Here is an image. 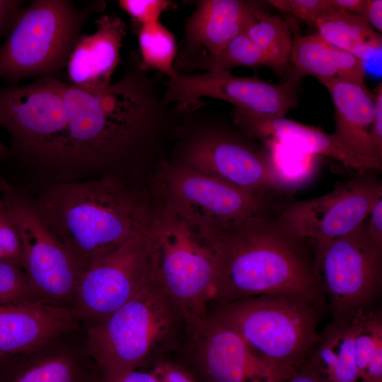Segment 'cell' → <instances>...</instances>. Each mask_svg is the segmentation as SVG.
<instances>
[{"mask_svg": "<svg viewBox=\"0 0 382 382\" xmlns=\"http://www.w3.org/2000/svg\"><path fill=\"white\" fill-rule=\"evenodd\" d=\"M156 280L179 308L189 333L207 319L216 259L207 233L161 202L149 229Z\"/></svg>", "mask_w": 382, "mask_h": 382, "instance_id": "4", "label": "cell"}, {"mask_svg": "<svg viewBox=\"0 0 382 382\" xmlns=\"http://www.w3.org/2000/svg\"><path fill=\"white\" fill-rule=\"evenodd\" d=\"M151 372L158 382H197L183 367L165 359L155 364Z\"/></svg>", "mask_w": 382, "mask_h": 382, "instance_id": "35", "label": "cell"}, {"mask_svg": "<svg viewBox=\"0 0 382 382\" xmlns=\"http://www.w3.org/2000/svg\"><path fill=\"white\" fill-rule=\"evenodd\" d=\"M190 335L206 382H286L296 371L259 356L231 328L209 314Z\"/></svg>", "mask_w": 382, "mask_h": 382, "instance_id": "17", "label": "cell"}, {"mask_svg": "<svg viewBox=\"0 0 382 382\" xmlns=\"http://www.w3.org/2000/svg\"><path fill=\"white\" fill-rule=\"evenodd\" d=\"M0 197L16 225L22 246V268L36 297L65 305L74 299L81 272L72 255L52 234L31 197L0 176Z\"/></svg>", "mask_w": 382, "mask_h": 382, "instance_id": "12", "label": "cell"}, {"mask_svg": "<svg viewBox=\"0 0 382 382\" xmlns=\"http://www.w3.org/2000/svg\"><path fill=\"white\" fill-rule=\"evenodd\" d=\"M305 366L323 382H359L352 321L332 320L320 333Z\"/></svg>", "mask_w": 382, "mask_h": 382, "instance_id": "23", "label": "cell"}, {"mask_svg": "<svg viewBox=\"0 0 382 382\" xmlns=\"http://www.w3.org/2000/svg\"><path fill=\"white\" fill-rule=\"evenodd\" d=\"M268 2L279 11L314 23L320 18L339 13L330 6L329 0H272Z\"/></svg>", "mask_w": 382, "mask_h": 382, "instance_id": "33", "label": "cell"}, {"mask_svg": "<svg viewBox=\"0 0 382 382\" xmlns=\"http://www.w3.org/2000/svg\"><path fill=\"white\" fill-rule=\"evenodd\" d=\"M375 115L372 128V140L378 159L382 161V83L375 91Z\"/></svg>", "mask_w": 382, "mask_h": 382, "instance_id": "38", "label": "cell"}, {"mask_svg": "<svg viewBox=\"0 0 382 382\" xmlns=\"http://www.w3.org/2000/svg\"><path fill=\"white\" fill-rule=\"evenodd\" d=\"M209 314L231 328L257 354L285 369L303 367L320 339L322 311L285 295H260L214 304Z\"/></svg>", "mask_w": 382, "mask_h": 382, "instance_id": "6", "label": "cell"}, {"mask_svg": "<svg viewBox=\"0 0 382 382\" xmlns=\"http://www.w3.org/2000/svg\"><path fill=\"white\" fill-rule=\"evenodd\" d=\"M185 25L183 44L176 54V71L214 69L220 54L236 37L245 34L263 11L254 1L199 0Z\"/></svg>", "mask_w": 382, "mask_h": 382, "instance_id": "16", "label": "cell"}, {"mask_svg": "<svg viewBox=\"0 0 382 382\" xmlns=\"http://www.w3.org/2000/svg\"><path fill=\"white\" fill-rule=\"evenodd\" d=\"M31 201L81 273L127 241L146 234L154 211L147 195L122 173L53 182Z\"/></svg>", "mask_w": 382, "mask_h": 382, "instance_id": "3", "label": "cell"}, {"mask_svg": "<svg viewBox=\"0 0 382 382\" xmlns=\"http://www.w3.org/2000/svg\"><path fill=\"white\" fill-rule=\"evenodd\" d=\"M277 212L245 218L209 236L216 259L212 305L272 294L302 299L323 311L326 301L309 241L286 229Z\"/></svg>", "mask_w": 382, "mask_h": 382, "instance_id": "2", "label": "cell"}, {"mask_svg": "<svg viewBox=\"0 0 382 382\" xmlns=\"http://www.w3.org/2000/svg\"><path fill=\"white\" fill-rule=\"evenodd\" d=\"M381 197V181L364 171L325 195L286 203L277 216L292 233L313 241L316 248L356 228Z\"/></svg>", "mask_w": 382, "mask_h": 382, "instance_id": "14", "label": "cell"}, {"mask_svg": "<svg viewBox=\"0 0 382 382\" xmlns=\"http://www.w3.org/2000/svg\"><path fill=\"white\" fill-rule=\"evenodd\" d=\"M318 81L326 87L333 102L335 139L359 158L382 163L372 140L374 95L368 88L347 81L335 79Z\"/></svg>", "mask_w": 382, "mask_h": 382, "instance_id": "21", "label": "cell"}, {"mask_svg": "<svg viewBox=\"0 0 382 382\" xmlns=\"http://www.w3.org/2000/svg\"><path fill=\"white\" fill-rule=\"evenodd\" d=\"M135 30L142 66L148 71H158L168 79L174 77L177 46L173 33L159 21L144 24Z\"/></svg>", "mask_w": 382, "mask_h": 382, "instance_id": "27", "label": "cell"}, {"mask_svg": "<svg viewBox=\"0 0 382 382\" xmlns=\"http://www.w3.org/2000/svg\"><path fill=\"white\" fill-rule=\"evenodd\" d=\"M56 339L7 360L15 366L8 382H86L76 355Z\"/></svg>", "mask_w": 382, "mask_h": 382, "instance_id": "24", "label": "cell"}, {"mask_svg": "<svg viewBox=\"0 0 382 382\" xmlns=\"http://www.w3.org/2000/svg\"><path fill=\"white\" fill-rule=\"evenodd\" d=\"M291 74L301 79L308 75L319 79H335L365 83L364 61L325 41L318 34L292 39Z\"/></svg>", "mask_w": 382, "mask_h": 382, "instance_id": "22", "label": "cell"}, {"mask_svg": "<svg viewBox=\"0 0 382 382\" xmlns=\"http://www.w3.org/2000/svg\"><path fill=\"white\" fill-rule=\"evenodd\" d=\"M166 81L131 54L122 76L100 88L64 83L67 133L57 162L59 181L125 173L158 156L175 136L183 112L166 103Z\"/></svg>", "mask_w": 382, "mask_h": 382, "instance_id": "1", "label": "cell"}, {"mask_svg": "<svg viewBox=\"0 0 382 382\" xmlns=\"http://www.w3.org/2000/svg\"><path fill=\"white\" fill-rule=\"evenodd\" d=\"M154 188L160 201L208 236L252 216L277 212L279 193L248 190L173 160L158 163Z\"/></svg>", "mask_w": 382, "mask_h": 382, "instance_id": "9", "label": "cell"}, {"mask_svg": "<svg viewBox=\"0 0 382 382\" xmlns=\"http://www.w3.org/2000/svg\"><path fill=\"white\" fill-rule=\"evenodd\" d=\"M156 281L149 231L121 245L83 271L77 285L74 311L93 324Z\"/></svg>", "mask_w": 382, "mask_h": 382, "instance_id": "13", "label": "cell"}, {"mask_svg": "<svg viewBox=\"0 0 382 382\" xmlns=\"http://www.w3.org/2000/svg\"><path fill=\"white\" fill-rule=\"evenodd\" d=\"M3 151H4V146L0 141V155L3 153Z\"/></svg>", "mask_w": 382, "mask_h": 382, "instance_id": "43", "label": "cell"}, {"mask_svg": "<svg viewBox=\"0 0 382 382\" xmlns=\"http://www.w3.org/2000/svg\"><path fill=\"white\" fill-rule=\"evenodd\" d=\"M206 106L204 101L184 106L172 160L248 190L284 191L266 153L228 131Z\"/></svg>", "mask_w": 382, "mask_h": 382, "instance_id": "7", "label": "cell"}, {"mask_svg": "<svg viewBox=\"0 0 382 382\" xmlns=\"http://www.w3.org/2000/svg\"><path fill=\"white\" fill-rule=\"evenodd\" d=\"M245 35L276 64L279 70L290 62L292 38L287 23L279 16L263 12Z\"/></svg>", "mask_w": 382, "mask_h": 382, "instance_id": "29", "label": "cell"}, {"mask_svg": "<svg viewBox=\"0 0 382 382\" xmlns=\"http://www.w3.org/2000/svg\"><path fill=\"white\" fill-rule=\"evenodd\" d=\"M354 353L359 382H382V315L369 309L352 320Z\"/></svg>", "mask_w": 382, "mask_h": 382, "instance_id": "26", "label": "cell"}, {"mask_svg": "<svg viewBox=\"0 0 382 382\" xmlns=\"http://www.w3.org/2000/svg\"><path fill=\"white\" fill-rule=\"evenodd\" d=\"M300 81L291 74L284 83H272L257 77L236 76L219 68L202 74L176 71L164 83L163 101L190 105L208 97L262 117H284L297 103Z\"/></svg>", "mask_w": 382, "mask_h": 382, "instance_id": "15", "label": "cell"}, {"mask_svg": "<svg viewBox=\"0 0 382 382\" xmlns=\"http://www.w3.org/2000/svg\"><path fill=\"white\" fill-rule=\"evenodd\" d=\"M101 382H158L154 374L139 370L104 371Z\"/></svg>", "mask_w": 382, "mask_h": 382, "instance_id": "37", "label": "cell"}, {"mask_svg": "<svg viewBox=\"0 0 382 382\" xmlns=\"http://www.w3.org/2000/svg\"><path fill=\"white\" fill-rule=\"evenodd\" d=\"M118 4L130 16L135 29L158 21L163 12L175 7L173 1L168 0H120Z\"/></svg>", "mask_w": 382, "mask_h": 382, "instance_id": "34", "label": "cell"}, {"mask_svg": "<svg viewBox=\"0 0 382 382\" xmlns=\"http://www.w3.org/2000/svg\"><path fill=\"white\" fill-rule=\"evenodd\" d=\"M365 19L373 28L382 30V1L369 0Z\"/></svg>", "mask_w": 382, "mask_h": 382, "instance_id": "41", "label": "cell"}, {"mask_svg": "<svg viewBox=\"0 0 382 382\" xmlns=\"http://www.w3.org/2000/svg\"><path fill=\"white\" fill-rule=\"evenodd\" d=\"M67 306L41 300L0 303V364L77 328Z\"/></svg>", "mask_w": 382, "mask_h": 382, "instance_id": "18", "label": "cell"}, {"mask_svg": "<svg viewBox=\"0 0 382 382\" xmlns=\"http://www.w3.org/2000/svg\"><path fill=\"white\" fill-rule=\"evenodd\" d=\"M96 31L81 36L67 62L70 84L100 88L111 83L120 61V50L126 34V25L116 14H107L96 21Z\"/></svg>", "mask_w": 382, "mask_h": 382, "instance_id": "20", "label": "cell"}, {"mask_svg": "<svg viewBox=\"0 0 382 382\" xmlns=\"http://www.w3.org/2000/svg\"><path fill=\"white\" fill-rule=\"evenodd\" d=\"M236 66H269L279 71L276 64L245 34L229 43L219 57L214 68L229 70Z\"/></svg>", "mask_w": 382, "mask_h": 382, "instance_id": "30", "label": "cell"}, {"mask_svg": "<svg viewBox=\"0 0 382 382\" xmlns=\"http://www.w3.org/2000/svg\"><path fill=\"white\" fill-rule=\"evenodd\" d=\"M365 221L349 233L313 248L315 274L333 320L352 321L373 308L381 294L382 249L369 241Z\"/></svg>", "mask_w": 382, "mask_h": 382, "instance_id": "11", "label": "cell"}, {"mask_svg": "<svg viewBox=\"0 0 382 382\" xmlns=\"http://www.w3.org/2000/svg\"><path fill=\"white\" fill-rule=\"evenodd\" d=\"M337 12H347L365 18L369 0H329Z\"/></svg>", "mask_w": 382, "mask_h": 382, "instance_id": "40", "label": "cell"}, {"mask_svg": "<svg viewBox=\"0 0 382 382\" xmlns=\"http://www.w3.org/2000/svg\"><path fill=\"white\" fill-rule=\"evenodd\" d=\"M286 382H323L320 377L305 365L297 369Z\"/></svg>", "mask_w": 382, "mask_h": 382, "instance_id": "42", "label": "cell"}, {"mask_svg": "<svg viewBox=\"0 0 382 382\" xmlns=\"http://www.w3.org/2000/svg\"><path fill=\"white\" fill-rule=\"evenodd\" d=\"M16 0H0V36L8 33L23 8Z\"/></svg>", "mask_w": 382, "mask_h": 382, "instance_id": "39", "label": "cell"}, {"mask_svg": "<svg viewBox=\"0 0 382 382\" xmlns=\"http://www.w3.org/2000/svg\"><path fill=\"white\" fill-rule=\"evenodd\" d=\"M367 222L365 221V233L371 244L382 249V197L372 208Z\"/></svg>", "mask_w": 382, "mask_h": 382, "instance_id": "36", "label": "cell"}, {"mask_svg": "<svg viewBox=\"0 0 382 382\" xmlns=\"http://www.w3.org/2000/svg\"><path fill=\"white\" fill-rule=\"evenodd\" d=\"M266 153L274 175L284 190L299 186L309 179L316 166L313 155L274 139H265Z\"/></svg>", "mask_w": 382, "mask_h": 382, "instance_id": "28", "label": "cell"}, {"mask_svg": "<svg viewBox=\"0 0 382 382\" xmlns=\"http://www.w3.org/2000/svg\"><path fill=\"white\" fill-rule=\"evenodd\" d=\"M63 84L50 76L0 88V127L23 159L50 176L67 133Z\"/></svg>", "mask_w": 382, "mask_h": 382, "instance_id": "10", "label": "cell"}, {"mask_svg": "<svg viewBox=\"0 0 382 382\" xmlns=\"http://www.w3.org/2000/svg\"><path fill=\"white\" fill-rule=\"evenodd\" d=\"M315 24L325 41L363 61L381 49V35L361 16L339 12L319 19Z\"/></svg>", "mask_w": 382, "mask_h": 382, "instance_id": "25", "label": "cell"}, {"mask_svg": "<svg viewBox=\"0 0 382 382\" xmlns=\"http://www.w3.org/2000/svg\"><path fill=\"white\" fill-rule=\"evenodd\" d=\"M183 326L181 312L156 280L93 324L87 347L104 371L138 370L163 360L177 345Z\"/></svg>", "mask_w": 382, "mask_h": 382, "instance_id": "5", "label": "cell"}, {"mask_svg": "<svg viewBox=\"0 0 382 382\" xmlns=\"http://www.w3.org/2000/svg\"><path fill=\"white\" fill-rule=\"evenodd\" d=\"M22 246L16 225L0 197V261L11 262L22 267Z\"/></svg>", "mask_w": 382, "mask_h": 382, "instance_id": "32", "label": "cell"}, {"mask_svg": "<svg viewBox=\"0 0 382 382\" xmlns=\"http://www.w3.org/2000/svg\"><path fill=\"white\" fill-rule=\"evenodd\" d=\"M233 123L248 137L274 139L303 151L330 157L359 173L381 170L378 163L354 154L347 147L320 128L303 125L284 117H265L234 107Z\"/></svg>", "mask_w": 382, "mask_h": 382, "instance_id": "19", "label": "cell"}, {"mask_svg": "<svg viewBox=\"0 0 382 382\" xmlns=\"http://www.w3.org/2000/svg\"><path fill=\"white\" fill-rule=\"evenodd\" d=\"M36 299L39 300L23 268L11 262L0 261V303Z\"/></svg>", "mask_w": 382, "mask_h": 382, "instance_id": "31", "label": "cell"}, {"mask_svg": "<svg viewBox=\"0 0 382 382\" xmlns=\"http://www.w3.org/2000/svg\"><path fill=\"white\" fill-rule=\"evenodd\" d=\"M88 14L65 0H35L23 8L0 47V79L50 76L60 70Z\"/></svg>", "mask_w": 382, "mask_h": 382, "instance_id": "8", "label": "cell"}]
</instances>
